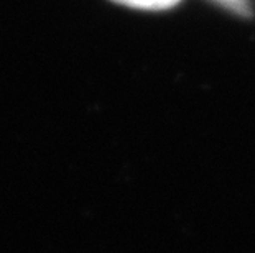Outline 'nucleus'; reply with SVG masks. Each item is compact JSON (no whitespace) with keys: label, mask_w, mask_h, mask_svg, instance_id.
<instances>
[{"label":"nucleus","mask_w":255,"mask_h":253,"mask_svg":"<svg viewBox=\"0 0 255 253\" xmlns=\"http://www.w3.org/2000/svg\"><path fill=\"white\" fill-rule=\"evenodd\" d=\"M114 2L140 10H166L178 5L181 0H114Z\"/></svg>","instance_id":"nucleus-1"},{"label":"nucleus","mask_w":255,"mask_h":253,"mask_svg":"<svg viewBox=\"0 0 255 253\" xmlns=\"http://www.w3.org/2000/svg\"><path fill=\"white\" fill-rule=\"evenodd\" d=\"M227 2H232V3H236V0H227Z\"/></svg>","instance_id":"nucleus-2"}]
</instances>
